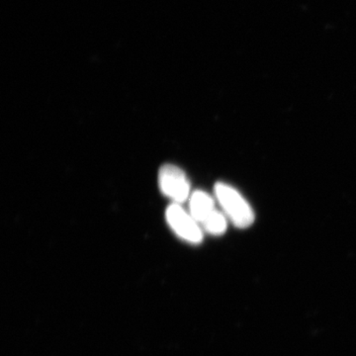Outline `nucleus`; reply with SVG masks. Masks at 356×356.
Instances as JSON below:
<instances>
[{"mask_svg":"<svg viewBox=\"0 0 356 356\" xmlns=\"http://www.w3.org/2000/svg\"><path fill=\"white\" fill-rule=\"evenodd\" d=\"M189 205L191 216L201 225L216 210L214 200L209 194L204 191L194 192L189 201Z\"/></svg>","mask_w":356,"mask_h":356,"instance_id":"20e7f679","label":"nucleus"},{"mask_svg":"<svg viewBox=\"0 0 356 356\" xmlns=\"http://www.w3.org/2000/svg\"><path fill=\"white\" fill-rule=\"evenodd\" d=\"M165 217L172 231L185 242L194 245L202 242L203 234L199 227V222H196L191 214H188L179 204H172L166 210Z\"/></svg>","mask_w":356,"mask_h":356,"instance_id":"7ed1b4c3","label":"nucleus"},{"mask_svg":"<svg viewBox=\"0 0 356 356\" xmlns=\"http://www.w3.org/2000/svg\"><path fill=\"white\" fill-rule=\"evenodd\" d=\"M203 229L213 236H220L226 232L227 219L222 213L215 210L202 224Z\"/></svg>","mask_w":356,"mask_h":356,"instance_id":"39448f33","label":"nucleus"},{"mask_svg":"<svg viewBox=\"0 0 356 356\" xmlns=\"http://www.w3.org/2000/svg\"><path fill=\"white\" fill-rule=\"evenodd\" d=\"M161 191L175 204L184 203L191 195V184L186 175L177 166L165 165L159 170Z\"/></svg>","mask_w":356,"mask_h":356,"instance_id":"f03ea898","label":"nucleus"},{"mask_svg":"<svg viewBox=\"0 0 356 356\" xmlns=\"http://www.w3.org/2000/svg\"><path fill=\"white\" fill-rule=\"evenodd\" d=\"M215 194L226 216L236 228H248L254 222V213L240 192L226 184H217Z\"/></svg>","mask_w":356,"mask_h":356,"instance_id":"f257e3e1","label":"nucleus"}]
</instances>
